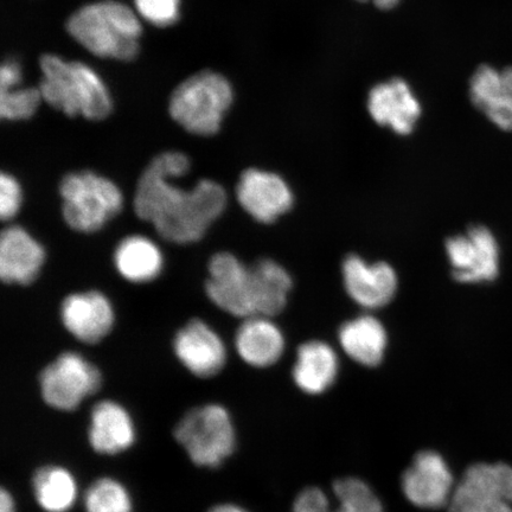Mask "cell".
I'll list each match as a JSON object with an SVG mask.
<instances>
[{
	"instance_id": "cell-1",
	"label": "cell",
	"mask_w": 512,
	"mask_h": 512,
	"mask_svg": "<svg viewBox=\"0 0 512 512\" xmlns=\"http://www.w3.org/2000/svg\"><path fill=\"white\" fill-rule=\"evenodd\" d=\"M190 166L183 152L160 153L139 177L134 195L139 219L151 223L160 238L176 245L202 240L227 208L226 190L211 179H201L191 189L176 183Z\"/></svg>"
},
{
	"instance_id": "cell-2",
	"label": "cell",
	"mask_w": 512,
	"mask_h": 512,
	"mask_svg": "<svg viewBox=\"0 0 512 512\" xmlns=\"http://www.w3.org/2000/svg\"><path fill=\"white\" fill-rule=\"evenodd\" d=\"M42 99L68 117L104 120L112 113L113 100L101 76L86 63L66 61L47 54L40 60Z\"/></svg>"
},
{
	"instance_id": "cell-3",
	"label": "cell",
	"mask_w": 512,
	"mask_h": 512,
	"mask_svg": "<svg viewBox=\"0 0 512 512\" xmlns=\"http://www.w3.org/2000/svg\"><path fill=\"white\" fill-rule=\"evenodd\" d=\"M67 30L89 53L121 62L136 59L143 34L136 12L115 0L82 6L69 17Z\"/></svg>"
},
{
	"instance_id": "cell-4",
	"label": "cell",
	"mask_w": 512,
	"mask_h": 512,
	"mask_svg": "<svg viewBox=\"0 0 512 512\" xmlns=\"http://www.w3.org/2000/svg\"><path fill=\"white\" fill-rule=\"evenodd\" d=\"M233 102L232 83L219 73L204 70L175 89L169 111L185 131L198 137H211L220 132Z\"/></svg>"
},
{
	"instance_id": "cell-5",
	"label": "cell",
	"mask_w": 512,
	"mask_h": 512,
	"mask_svg": "<svg viewBox=\"0 0 512 512\" xmlns=\"http://www.w3.org/2000/svg\"><path fill=\"white\" fill-rule=\"evenodd\" d=\"M60 196L64 222L82 234L99 232L124 206V196L118 185L92 171L64 176Z\"/></svg>"
},
{
	"instance_id": "cell-6",
	"label": "cell",
	"mask_w": 512,
	"mask_h": 512,
	"mask_svg": "<svg viewBox=\"0 0 512 512\" xmlns=\"http://www.w3.org/2000/svg\"><path fill=\"white\" fill-rule=\"evenodd\" d=\"M174 434L191 462L207 469H219L238 444L232 415L219 403L192 408L179 420Z\"/></svg>"
},
{
	"instance_id": "cell-7",
	"label": "cell",
	"mask_w": 512,
	"mask_h": 512,
	"mask_svg": "<svg viewBox=\"0 0 512 512\" xmlns=\"http://www.w3.org/2000/svg\"><path fill=\"white\" fill-rule=\"evenodd\" d=\"M101 386L99 368L73 351L62 352L40 374L43 401L61 412L75 411L89 396L98 393Z\"/></svg>"
},
{
	"instance_id": "cell-8",
	"label": "cell",
	"mask_w": 512,
	"mask_h": 512,
	"mask_svg": "<svg viewBox=\"0 0 512 512\" xmlns=\"http://www.w3.org/2000/svg\"><path fill=\"white\" fill-rule=\"evenodd\" d=\"M447 512H512V466L476 463L457 480Z\"/></svg>"
},
{
	"instance_id": "cell-9",
	"label": "cell",
	"mask_w": 512,
	"mask_h": 512,
	"mask_svg": "<svg viewBox=\"0 0 512 512\" xmlns=\"http://www.w3.org/2000/svg\"><path fill=\"white\" fill-rule=\"evenodd\" d=\"M457 480L443 454L426 448L416 453L403 471L400 488L406 501L416 509L446 510Z\"/></svg>"
},
{
	"instance_id": "cell-10",
	"label": "cell",
	"mask_w": 512,
	"mask_h": 512,
	"mask_svg": "<svg viewBox=\"0 0 512 512\" xmlns=\"http://www.w3.org/2000/svg\"><path fill=\"white\" fill-rule=\"evenodd\" d=\"M208 272L204 287L211 303L230 316H255L251 267L232 253L220 252L211 256Z\"/></svg>"
},
{
	"instance_id": "cell-11",
	"label": "cell",
	"mask_w": 512,
	"mask_h": 512,
	"mask_svg": "<svg viewBox=\"0 0 512 512\" xmlns=\"http://www.w3.org/2000/svg\"><path fill=\"white\" fill-rule=\"evenodd\" d=\"M446 253L453 277L459 283H483L497 278L498 243L494 234L484 226L472 227L466 234L448 239Z\"/></svg>"
},
{
	"instance_id": "cell-12",
	"label": "cell",
	"mask_w": 512,
	"mask_h": 512,
	"mask_svg": "<svg viewBox=\"0 0 512 512\" xmlns=\"http://www.w3.org/2000/svg\"><path fill=\"white\" fill-rule=\"evenodd\" d=\"M236 198L256 222L270 224L290 211L293 194L283 177L274 172L247 169L236 185Z\"/></svg>"
},
{
	"instance_id": "cell-13",
	"label": "cell",
	"mask_w": 512,
	"mask_h": 512,
	"mask_svg": "<svg viewBox=\"0 0 512 512\" xmlns=\"http://www.w3.org/2000/svg\"><path fill=\"white\" fill-rule=\"evenodd\" d=\"M172 348L182 366L200 379L219 375L227 363L222 338L201 319H192L179 329Z\"/></svg>"
},
{
	"instance_id": "cell-14",
	"label": "cell",
	"mask_w": 512,
	"mask_h": 512,
	"mask_svg": "<svg viewBox=\"0 0 512 512\" xmlns=\"http://www.w3.org/2000/svg\"><path fill=\"white\" fill-rule=\"evenodd\" d=\"M60 317L64 329L86 344L101 342L115 322L110 299L99 291L69 294L61 304Z\"/></svg>"
},
{
	"instance_id": "cell-15",
	"label": "cell",
	"mask_w": 512,
	"mask_h": 512,
	"mask_svg": "<svg viewBox=\"0 0 512 512\" xmlns=\"http://www.w3.org/2000/svg\"><path fill=\"white\" fill-rule=\"evenodd\" d=\"M342 272L345 290L363 309H381L392 302L398 291V275L386 262L368 264L360 256L349 255Z\"/></svg>"
},
{
	"instance_id": "cell-16",
	"label": "cell",
	"mask_w": 512,
	"mask_h": 512,
	"mask_svg": "<svg viewBox=\"0 0 512 512\" xmlns=\"http://www.w3.org/2000/svg\"><path fill=\"white\" fill-rule=\"evenodd\" d=\"M368 111L376 124L408 136L421 117V104L405 80L394 78L371 88Z\"/></svg>"
},
{
	"instance_id": "cell-17",
	"label": "cell",
	"mask_w": 512,
	"mask_h": 512,
	"mask_svg": "<svg viewBox=\"0 0 512 512\" xmlns=\"http://www.w3.org/2000/svg\"><path fill=\"white\" fill-rule=\"evenodd\" d=\"M46 251L27 230L9 226L0 235V279L8 285L28 286L38 278Z\"/></svg>"
},
{
	"instance_id": "cell-18",
	"label": "cell",
	"mask_w": 512,
	"mask_h": 512,
	"mask_svg": "<svg viewBox=\"0 0 512 512\" xmlns=\"http://www.w3.org/2000/svg\"><path fill=\"white\" fill-rule=\"evenodd\" d=\"M137 427L130 412L120 403L105 400L89 416L88 443L102 456H118L136 444Z\"/></svg>"
},
{
	"instance_id": "cell-19",
	"label": "cell",
	"mask_w": 512,
	"mask_h": 512,
	"mask_svg": "<svg viewBox=\"0 0 512 512\" xmlns=\"http://www.w3.org/2000/svg\"><path fill=\"white\" fill-rule=\"evenodd\" d=\"M285 344L283 332L271 317L245 318L235 335V348L241 360L258 369L278 363L284 354Z\"/></svg>"
},
{
	"instance_id": "cell-20",
	"label": "cell",
	"mask_w": 512,
	"mask_h": 512,
	"mask_svg": "<svg viewBox=\"0 0 512 512\" xmlns=\"http://www.w3.org/2000/svg\"><path fill=\"white\" fill-rule=\"evenodd\" d=\"M338 373V356L328 343L310 341L300 345L292 377L304 394L318 396L328 392L337 381Z\"/></svg>"
},
{
	"instance_id": "cell-21",
	"label": "cell",
	"mask_w": 512,
	"mask_h": 512,
	"mask_svg": "<svg viewBox=\"0 0 512 512\" xmlns=\"http://www.w3.org/2000/svg\"><path fill=\"white\" fill-rule=\"evenodd\" d=\"M338 341L352 361L374 368L386 355L388 336L379 319L364 315L345 323L338 332Z\"/></svg>"
},
{
	"instance_id": "cell-22",
	"label": "cell",
	"mask_w": 512,
	"mask_h": 512,
	"mask_svg": "<svg viewBox=\"0 0 512 512\" xmlns=\"http://www.w3.org/2000/svg\"><path fill=\"white\" fill-rule=\"evenodd\" d=\"M470 98L492 124L512 131V98L502 70L480 66L470 81Z\"/></svg>"
},
{
	"instance_id": "cell-23",
	"label": "cell",
	"mask_w": 512,
	"mask_h": 512,
	"mask_svg": "<svg viewBox=\"0 0 512 512\" xmlns=\"http://www.w3.org/2000/svg\"><path fill=\"white\" fill-rule=\"evenodd\" d=\"M115 270L132 284H146L163 271L164 256L151 239L131 235L121 240L114 251Z\"/></svg>"
},
{
	"instance_id": "cell-24",
	"label": "cell",
	"mask_w": 512,
	"mask_h": 512,
	"mask_svg": "<svg viewBox=\"0 0 512 512\" xmlns=\"http://www.w3.org/2000/svg\"><path fill=\"white\" fill-rule=\"evenodd\" d=\"M251 267L255 316L274 317L284 310L292 288L291 275L270 259H262Z\"/></svg>"
},
{
	"instance_id": "cell-25",
	"label": "cell",
	"mask_w": 512,
	"mask_h": 512,
	"mask_svg": "<svg viewBox=\"0 0 512 512\" xmlns=\"http://www.w3.org/2000/svg\"><path fill=\"white\" fill-rule=\"evenodd\" d=\"M32 492L46 512H69L78 499V482L67 467L44 465L32 477Z\"/></svg>"
},
{
	"instance_id": "cell-26",
	"label": "cell",
	"mask_w": 512,
	"mask_h": 512,
	"mask_svg": "<svg viewBox=\"0 0 512 512\" xmlns=\"http://www.w3.org/2000/svg\"><path fill=\"white\" fill-rule=\"evenodd\" d=\"M334 501L330 512H386L376 491L358 477L338 478L332 484Z\"/></svg>"
},
{
	"instance_id": "cell-27",
	"label": "cell",
	"mask_w": 512,
	"mask_h": 512,
	"mask_svg": "<svg viewBox=\"0 0 512 512\" xmlns=\"http://www.w3.org/2000/svg\"><path fill=\"white\" fill-rule=\"evenodd\" d=\"M86 512H133L130 491L119 480L102 477L89 486L85 496Z\"/></svg>"
},
{
	"instance_id": "cell-28",
	"label": "cell",
	"mask_w": 512,
	"mask_h": 512,
	"mask_svg": "<svg viewBox=\"0 0 512 512\" xmlns=\"http://www.w3.org/2000/svg\"><path fill=\"white\" fill-rule=\"evenodd\" d=\"M21 86L0 91V117L2 119L28 120L36 114L43 100L40 88H22Z\"/></svg>"
},
{
	"instance_id": "cell-29",
	"label": "cell",
	"mask_w": 512,
	"mask_h": 512,
	"mask_svg": "<svg viewBox=\"0 0 512 512\" xmlns=\"http://www.w3.org/2000/svg\"><path fill=\"white\" fill-rule=\"evenodd\" d=\"M182 0H134L138 15L157 28H169L181 18Z\"/></svg>"
},
{
	"instance_id": "cell-30",
	"label": "cell",
	"mask_w": 512,
	"mask_h": 512,
	"mask_svg": "<svg viewBox=\"0 0 512 512\" xmlns=\"http://www.w3.org/2000/svg\"><path fill=\"white\" fill-rule=\"evenodd\" d=\"M23 191L17 178L2 172L0 175V217L3 221L14 220L22 208Z\"/></svg>"
},
{
	"instance_id": "cell-31",
	"label": "cell",
	"mask_w": 512,
	"mask_h": 512,
	"mask_svg": "<svg viewBox=\"0 0 512 512\" xmlns=\"http://www.w3.org/2000/svg\"><path fill=\"white\" fill-rule=\"evenodd\" d=\"M332 499L318 486H307L294 498L291 512H330Z\"/></svg>"
},
{
	"instance_id": "cell-32",
	"label": "cell",
	"mask_w": 512,
	"mask_h": 512,
	"mask_svg": "<svg viewBox=\"0 0 512 512\" xmlns=\"http://www.w3.org/2000/svg\"><path fill=\"white\" fill-rule=\"evenodd\" d=\"M23 72L21 63L15 59L6 60L0 69V91L21 86Z\"/></svg>"
},
{
	"instance_id": "cell-33",
	"label": "cell",
	"mask_w": 512,
	"mask_h": 512,
	"mask_svg": "<svg viewBox=\"0 0 512 512\" xmlns=\"http://www.w3.org/2000/svg\"><path fill=\"white\" fill-rule=\"evenodd\" d=\"M0 512H17L15 498L6 489L0 492Z\"/></svg>"
},
{
	"instance_id": "cell-34",
	"label": "cell",
	"mask_w": 512,
	"mask_h": 512,
	"mask_svg": "<svg viewBox=\"0 0 512 512\" xmlns=\"http://www.w3.org/2000/svg\"><path fill=\"white\" fill-rule=\"evenodd\" d=\"M208 512H249L245 508L240 507L238 504L224 503L217 504L211 508Z\"/></svg>"
},
{
	"instance_id": "cell-35",
	"label": "cell",
	"mask_w": 512,
	"mask_h": 512,
	"mask_svg": "<svg viewBox=\"0 0 512 512\" xmlns=\"http://www.w3.org/2000/svg\"><path fill=\"white\" fill-rule=\"evenodd\" d=\"M358 2H371L376 8L381 10H390L394 9L395 6H398L400 0H358Z\"/></svg>"
},
{
	"instance_id": "cell-36",
	"label": "cell",
	"mask_w": 512,
	"mask_h": 512,
	"mask_svg": "<svg viewBox=\"0 0 512 512\" xmlns=\"http://www.w3.org/2000/svg\"><path fill=\"white\" fill-rule=\"evenodd\" d=\"M502 72L504 76L505 85H507L512 98V68H505L504 70H502Z\"/></svg>"
}]
</instances>
